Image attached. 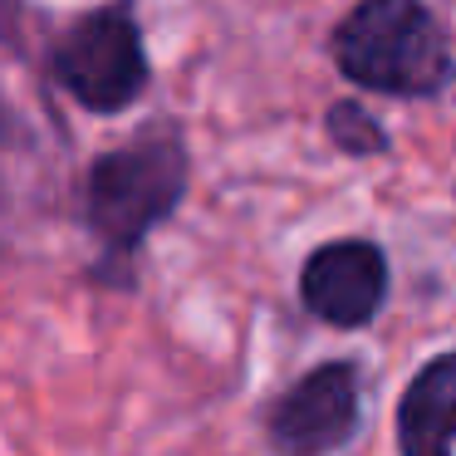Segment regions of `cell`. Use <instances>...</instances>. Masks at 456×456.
I'll return each mask as SVG.
<instances>
[{
    "label": "cell",
    "mask_w": 456,
    "mask_h": 456,
    "mask_svg": "<svg viewBox=\"0 0 456 456\" xmlns=\"http://www.w3.org/2000/svg\"><path fill=\"white\" fill-rule=\"evenodd\" d=\"M338 74L358 89L427 99L452 79V50L422 0H358L334 30Z\"/></svg>",
    "instance_id": "obj_1"
},
{
    "label": "cell",
    "mask_w": 456,
    "mask_h": 456,
    "mask_svg": "<svg viewBox=\"0 0 456 456\" xmlns=\"http://www.w3.org/2000/svg\"><path fill=\"white\" fill-rule=\"evenodd\" d=\"M187 191V152L172 133L148 128L138 142L103 152L89 172L84 211L109 256H133Z\"/></svg>",
    "instance_id": "obj_2"
},
{
    "label": "cell",
    "mask_w": 456,
    "mask_h": 456,
    "mask_svg": "<svg viewBox=\"0 0 456 456\" xmlns=\"http://www.w3.org/2000/svg\"><path fill=\"white\" fill-rule=\"evenodd\" d=\"M54 79L69 89L94 113H113L138 99L148 84V60H142V35L123 5L94 11L79 20L54 50Z\"/></svg>",
    "instance_id": "obj_3"
},
{
    "label": "cell",
    "mask_w": 456,
    "mask_h": 456,
    "mask_svg": "<svg viewBox=\"0 0 456 456\" xmlns=\"http://www.w3.org/2000/svg\"><path fill=\"white\" fill-rule=\"evenodd\" d=\"M358 427V368L319 363L265 417L270 446L280 456H329Z\"/></svg>",
    "instance_id": "obj_4"
},
{
    "label": "cell",
    "mask_w": 456,
    "mask_h": 456,
    "mask_svg": "<svg viewBox=\"0 0 456 456\" xmlns=\"http://www.w3.org/2000/svg\"><path fill=\"white\" fill-rule=\"evenodd\" d=\"M299 295L314 319L334 329H358L387 299V260L373 240H329L305 260Z\"/></svg>",
    "instance_id": "obj_5"
},
{
    "label": "cell",
    "mask_w": 456,
    "mask_h": 456,
    "mask_svg": "<svg viewBox=\"0 0 456 456\" xmlns=\"http://www.w3.org/2000/svg\"><path fill=\"white\" fill-rule=\"evenodd\" d=\"M397 446L403 456H452L456 446V354L417 368L397 403Z\"/></svg>",
    "instance_id": "obj_6"
},
{
    "label": "cell",
    "mask_w": 456,
    "mask_h": 456,
    "mask_svg": "<svg viewBox=\"0 0 456 456\" xmlns=\"http://www.w3.org/2000/svg\"><path fill=\"white\" fill-rule=\"evenodd\" d=\"M329 138H334L344 152H354V158H368V152L387 148V133L378 128V118L354 99H344V103L329 109Z\"/></svg>",
    "instance_id": "obj_7"
}]
</instances>
